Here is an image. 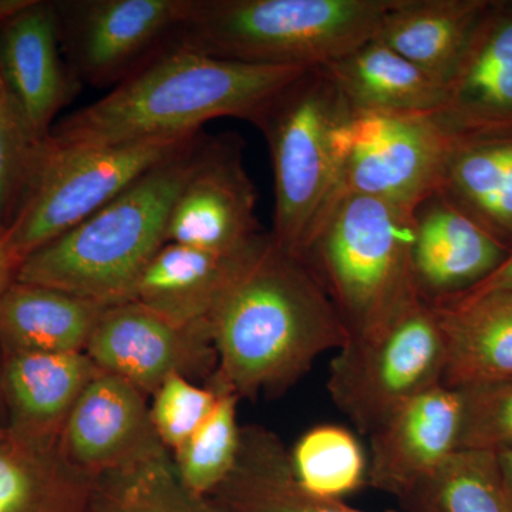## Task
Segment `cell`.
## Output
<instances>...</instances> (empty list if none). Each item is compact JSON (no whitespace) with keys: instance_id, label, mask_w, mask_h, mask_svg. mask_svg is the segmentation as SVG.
<instances>
[{"instance_id":"1","label":"cell","mask_w":512,"mask_h":512,"mask_svg":"<svg viewBox=\"0 0 512 512\" xmlns=\"http://www.w3.org/2000/svg\"><path fill=\"white\" fill-rule=\"evenodd\" d=\"M210 326L217 353L212 382L239 399L282 392L349 339L312 269L271 234L212 313Z\"/></svg>"},{"instance_id":"2","label":"cell","mask_w":512,"mask_h":512,"mask_svg":"<svg viewBox=\"0 0 512 512\" xmlns=\"http://www.w3.org/2000/svg\"><path fill=\"white\" fill-rule=\"evenodd\" d=\"M302 67L221 59L174 46L110 93L55 124L63 144H130L187 138L208 121L235 117L254 124Z\"/></svg>"},{"instance_id":"3","label":"cell","mask_w":512,"mask_h":512,"mask_svg":"<svg viewBox=\"0 0 512 512\" xmlns=\"http://www.w3.org/2000/svg\"><path fill=\"white\" fill-rule=\"evenodd\" d=\"M204 133L148 170L109 204L29 255L15 281L116 305L167 244L175 198L197 160Z\"/></svg>"},{"instance_id":"4","label":"cell","mask_w":512,"mask_h":512,"mask_svg":"<svg viewBox=\"0 0 512 512\" xmlns=\"http://www.w3.org/2000/svg\"><path fill=\"white\" fill-rule=\"evenodd\" d=\"M392 0H195L177 46L265 66H325L376 36Z\"/></svg>"},{"instance_id":"5","label":"cell","mask_w":512,"mask_h":512,"mask_svg":"<svg viewBox=\"0 0 512 512\" xmlns=\"http://www.w3.org/2000/svg\"><path fill=\"white\" fill-rule=\"evenodd\" d=\"M414 210L346 195L330 205L299 258L335 305L350 336L421 298L412 268Z\"/></svg>"},{"instance_id":"6","label":"cell","mask_w":512,"mask_h":512,"mask_svg":"<svg viewBox=\"0 0 512 512\" xmlns=\"http://www.w3.org/2000/svg\"><path fill=\"white\" fill-rule=\"evenodd\" d=\"M352 113L320 67L276 93L254 126L264 134L274 173L271 238L289 254L303 248L328 210L336 185L333 133Z\"/></svg>"},{"instance_id":"7","label":"cell","mask_w":512,"mask_h":512,"mask_svg":"<svg viewBox=\"0 0 512 512\" xmlns=\"http://www.w3.org/2000/svg\"><path fill=\"white\" fill-rule=\"evenodd\" d=\"M446 363L439 315L419 298L386 322L350 336L330 363L329 396L369 436L404 403L441 386Z\"/></svg>"},{"instance_id":"8","label":"cell","mask_w":512,"mask_h":512,"mask_svg":"<svg viewBox=\"0 0 512 512\" xmlns=\"http://www.w3.org/2000/svg\"><path fill=\"white\" fill-rule=\"evenodd\" d=\"M195 136L130 144H63L50 138L25 200L6 228L15 264L19 268L37 249L87 220Z\"/></svg>"},{"instance_id":"9","label":"cell","mask_w":512,"mask_h":512,"mask_svg":"<svg viewBox=\"0 0 512 512\" xmlns=\"http://www.w3.org/2000/svg\"><path fill=\"white\" fill-rule=\"evenodd\" d=\"M451 140L453 134L434 114L352 111L333 133L338 170L330 205L357 195L416 210L440 190Z\"/></svg>"},{"instance_id":"10","label":"cell","mask_w":512,"mask_h":512,"mask_svg":"<svg viewBox=\"0 0 512 512\" xmlns=\"http://www.w3.org/2000/svg\"><path fill=\"white\" fill-rule=\"evenodd\" d=\"M195 0H55L64 59L80 83L119 86L177 46Z\"/></svg>"},{"instance_id":"11","label":"cell","mask_w":512,"mask_h":512,"mask_svg":"<svg viewBox=\"0 0 512 512\" xmlns=\"http://www.w3.org/2000/svg\"><path fill=\"white\" fill-rule=\"evenodd\" d=\"M255 185L245 170L235 134L202 136L197 160L175 198L167 244L235 254L264 232L256 218Z\"/></svg>"},{"instance_id":"12","label":"cell","mask_w":512,"mask_h":512,"mask_svg":"<svg viewBox=\"0 0 512 512\" xmlns=\"http://www.w3.org/2000/svg\"><path fill=\"white\" fill-rule=\"evenodd\" d=\"M101 372L153 396L171 375L188 379L217 372L211 326L181 328L136 302L111 305L86 348Z\"/></svg>"},{"instance_id":"13","label":"cell","mask_w":512,"mask_h":512,"mask_svg":"<svg viewBox=\"0 0 512 512\" xmlns=\"http://www.w3.org/2000/svg\"><path fill=\"white\" fill-rule=\"evenodd\" d=\"M461 421L460 392L443 384L404 403L369 434V483L427 505L441 470L460 450Z\"/></svg>"},{"instance_id":"14","label":"cell","mask_w":512,"mask_h":512,"mask_svg":"<svg viewBox=\"0 0 512 512\" xmlns=\"http://www.w3.org/2000/svg\"><path fill=\"white\" fill-rule=\"evenodd\" d=\"M0 74L30 127L50 140L80 90L64 59L55 0H16L0 18Z\"/></svg>"},{"instance_id":"15","label":"cell","mask_w":512,"mask_h":512,"mask_svg":"<svg viewBox=\"0 0 512 512\" xmlns=\"http://www.w3.org/2000/svg\"><path fill=\"white\" fill-rule=\"evenodd\" d=\"M59 447L70 466L92 478L167 448L154 430L146 394L104 372L74 404Z\"/></svg>"},{"instance_id":"16","label":"cell","mask_w":512,"mask_h":512,"mask_svg":"<svg viewBox=\"0 0 512 512\" xmlns=\"http://www.w3.org/2000/svg\"><path fill=\"white\" fill-rule=\"evenodd\" d=\"M510 251L441 194L414 210L412 268L424 301L440 303L470 291L503 264Z\"/></svg>"},{"instance_id":"17","label":"cell","mask_w":512,"mask_h":512,"mask_svg":"<svg viewBox=\"0 0 512 512\" xmlns=\"http://www.w3.org/2000/svg\"><path fill=\"white\" fill-rule=\"evenodd\" d=\"M434 116L451 134L512 131V0H491Z\"/></svg>"},{"instance_id":"18","label":"cell","mask_w":512,"mask_h":512,"mask_svg":"<svg viewBox=\"0 0 512 512\" xmlns=\"http://www.w3.org/2000/svg\"><path fill=\"white\" fill-rule=\"evenodd\" d=\"M266 237L235 254L168 242L137 279L128 301L181 328L210 325L212 313Z\"/></svg>"},{"instance_id":"19","label":"cell","mask_w":512,"mask_h":512,"mask_svg":"<svg viewBox=\"0 0 512 512\" xmlns=\"http://www.w3.org/2000/svg\"><path fill=\"white\" fill-rule=\"evenodd\" d=\"M100 373L86 352L3 355L8 429L23 439L59 443L74 404Z\"/></svg>"},{"instance_id":"20","label":"cell","mask_w":512,"mask_h":512,"mask_svg":"<svg viewBox=\"0 0 512 512\" xmlns=\"http://www.w3.org/2000/svg\"><path fill=\"white\" fill-rule=\"evenodd\" d=\"M320 69L356 113L429 116L444 103L440 80L376 39Z\"/></svg>"},{"instance_id":"21","label":"cell","mask_w":512,"mask_h":512,"mask_svg":"<svg viewBox=\"0 0 512 512\" xmlns=\"http://www.w3.org/2000/svg\"><path fill=\"white\" fill-rule=\"evenodd\" d=\"M205 500L225 512H366L338 498L318 497L303 490L293 476L284 443L271 430L259 426L242 427L231 474Z\"/></svg>"},{"instance_id":"22","label":"cell","mask_w":512,"mask_h":512,"mask_svg":"<svg viewBox=\"0 0 512 512\" xmlns=\"http://www.w3.org/2000/svg\"><path fill=\"white\" fill-rule=\"evenodd\" d=\"M439 191L512 251V131L453 134Z\"/></svg>"},{"instance_id":"23","label":"cell","mask_w":512,"mask_h":512,"mask_svg":"<svg viewBox=\"0 0 512 512\" xmlns=\"http://www.w3.org/2000/svg\"><path fill=\"white\" fill-rule=\"evenodd\" d=\"M111 305L13 281L0 296V350L10 353L86 352Z\"/></svg>"},{"instance_id":"24","label":"cell","mask_w":512,"mask_h":512,"mask_svg":"<svg viewBox=\"0 0 512 512\" xmlns=\"http://www.w3.org/2000/svg\"><path fill=\"white\" fill-rule=\"evenodd\" d=\"M433 306L447 345L444 386L463 389L512 376V289Z\"/></svg>"},{"instance_id":"25","label":"cell","mask_w":512,"mask_h":512,"mask_svg":"<svg viewBox=\"0 0 512 512\" xmlns=\"http://www.w3.org/2000/svg\"><path fill=\"white\" fill-rule=\"evenodd\" d=\"M491 0H392L373 39L446 86Z\"/></svg>"},{"instance_id":"26","label":"cell","mask_w":512,"mask_h":512,"mask_svg":"<svg viewBox=\"0 0 512 512\" xmlns=\"http://www.w3.org/2000/svg\"><path fill=\"white\" fill-rule=\"evenodd\" d=\"M92 477L67 463L59 443L0 427V512H86Z\"/></svg>"},{"instance_id":"27","label":"cell","mask_w":512,"mask_h":512,"mask_svg":"<svg viewBox=\"0 0 512 512\" xmlns=\"http://www.w3.org/2000/svg\"><path fill=\"white\" fill-rule=\"evenodd\" d=\"M86 512H207L181 483L167 448L92 478Z\"/></svg>"},{"instance_id":"28","label":"cell","mask_w":512,"mask_h":512,"mask_svg":"<svg viewBox=\"0 0 512 512\" xmlns=\"http://www.w3.org/2000/svg\"><path fill=\"white\" fill-rule=\"evenodd\" d=\"M289 457L296 481L318 497L342 500L367 478L365 451L352 431L335 424L306 431Z\"/></svg>"},{"instance_id":"29","label":"cell","mask_w":512,"mask_h":512,"mask_svg":"<svg viewBox=\"0 0 512 512\" xmlns=\"http://www.w3.org/2000/svg\"><path fill=\"white\" fill-rule=\"evenodd\" d=\"M239 397L224 390L214 412L174 451L175 470L194 497L205 500L231 474L241 446Z\"/></svg>"},{"instance_id":"30","label":"cell","mask_w":512,"mask_h":512,"mask_svg":"<svg viewBox=\"0 0 512 512\" xmlns=\"http://www.w3.org/2000/svg\"><path fill=\"white\" fill-rule=\"evenodd\" d=\"M16 0H0V18ZM50 140L37 137L0 74V222L9 227L25 200Z\"/></svg>"},{"instance_id":"31","label":"cell","mask_w":512,"mask_h":512,"mask_svg":"<svg viewBox=\"0 0 512 512\" xmlns=\"http://www.w3.org/2000/svg\"><path fill=\"white\" fill-rule=\"evenodd\" d=\"M512 512L498 478L494 451L458 450L431 488L426 510Z\"/></svg>"},{"instance_id":"32","label":"cell","mask_w":512,"mask_h":512,"mask_svg":"<svg viewBox=\"0 0 512 512\" xmlns=\"http://www.w3.org/2000/svg\"><path fill=\"white\" fill-rule=\"evenodd\" d=\"M227 387L211 382L198 386L183 375H171L153 394L151 421L158 439L174 453L217 407ZM229 390V389H228Z\"/></svg>"},{"instance_id":"33","label":"cell","mask_w":512,"mask_h":512,"mask_svg":"<svg viewBox=\"0 0 512 512\" xmlns=\"http://www.w3.org/2000/svg\"><path fill=\"white\" fill-rule=\"evenodd\" d=\"M463 402L460 450L512 447V376L457 389Z\"/></svg>"},{"instance_id":"34","label":"cell","mask_w":512,"mask_h":512,"mask_svg":"<svg viewBox=\"0 0 512 512\" xmlns=\"http://www.w3.org/2000/svg\"><path fill=\"white\" fill-rule=\"evenodd\" d=\"M503 289H512V251L504 259L503 264L498 266L493 274L487 276L484 281H481L480 284L474 286L470 291L461 293L456 298H451L444 302L468 301V299L478 298V296L485 295V293L503 291ZM434 305H437V303H434Z\"/></svg>"},{"instance_id":"35","label":"cell","mask_w":512,"mask_h":512,"mask_svg":"<svg viewBox=\"0 0 512 512\" xmlns=\"http://www.w3.org/2000/svg\"><path fill=\"white\" fill-rule=\"evenodd\" d=\"M16 271H18V265L10 256L8 245H6V228L0 222V296L15 281Z\"/></svg>"},{"instance_id":"36","label":"cell","mask_w":512,"mask_h":512,"mask_svg":"<svg viewBox=\"0 0 512 512\" xmlns=\"http://www.w3.org/2000/svg\"><path fill=\"white\" fill-rule=\"evenodd\" d=\"M495 463H497L501 490L512 511V447L495 451Z\"/></svg>"},{"instance_id":"37","label":"cell","mask_w":512,"mask_h":512,"mask_svg":"<svg viewBox=\"0 0 512 512\" xmlns=\"http://www.w3.org/2000/svg\"><path fill=\"white\" fill-rule=\"evenodd\" d=\"M6 426L5 397H3V353L0 350V427Z\"/></svg>"},{"instance_id":"38","label":"cell","mask_w":512,"mask_h":512,"mask_svg":"<svg viewBox=\"0 0 512 512\" xmlns=\"http://www.w3.org/2000/svg\"><path fill=\"white\" fill-rule=\"evenodd\" d=\"M205 504H207V512H225L220 510V508L215 507L214 504L208 503L207 500H205Z\"/></svg>"}]
</instances>
